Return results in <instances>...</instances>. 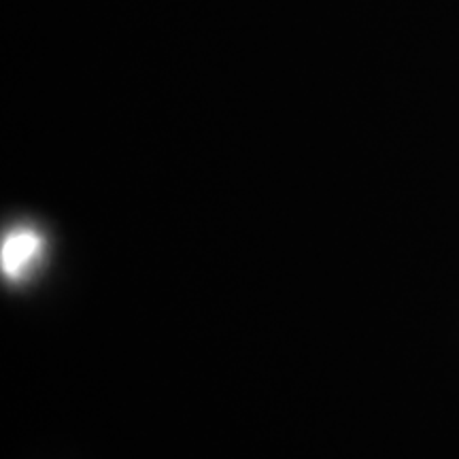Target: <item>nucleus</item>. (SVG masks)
Masks as SVG:
<instances>
[{
	"label": "nucleus",
	"mask_w": 459,
	"mask_h": 459,
	"mask_svg": "<svg viewBox=\"0 0 459 459\" xmlns=\"http://www.w3.org/2000/svg\"><path fill=\"white\" fill-rule=\"evenodd\" d=\"M45 251L41 230L15 226L3 237L0 245V268L7 281H24L39 266Z\"/></svg>",
	"instance_id": "nucleus-1"
}]
</instances>
